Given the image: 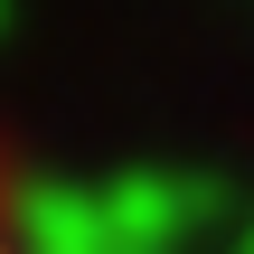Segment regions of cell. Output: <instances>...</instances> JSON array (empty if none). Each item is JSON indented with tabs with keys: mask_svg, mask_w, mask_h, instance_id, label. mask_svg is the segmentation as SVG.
I'll list each match as a JSON object with an SVG mask.
<instances>
[{
	"mask_svg": "<svg viewBox=\"0 0 254 254\" xmlns=\"http://www.w3.org/2000/svg\"><path fill=\"white\" fill-rule=\"evenodd\" d=\"M9 254H28V245H9Z\"/></svg>",
	"mask_w": 254,
	"mask_h": 254,
	"instance_id": "obj_1",
	"label": "cell"
}]
</instances>
